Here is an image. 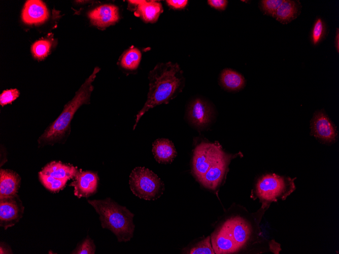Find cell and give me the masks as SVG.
<instances>
[{"label": "cell", "mask_w": 339, "mask_h": 254, "mask_svg": "<svg viewBox=\"0 0 339 254\" xmlns=\"http://www.w3.org/2000/svg\"><path fill=\"white\" fill-rule=\"evenodd\" d=\"M78 171L77 167L60 161H52L46 165L41 172L56 178H74Z\"/></svg>", "instance_id": "e0dca14e"}, {"label": "cell", "mask_w": 339, "mask_h": 254, "mask_svg": "<svg viewBox=\"0 0 339 254\" xmlns=\"http://www.w3.org/2000/svg\"><path fill=\"white\" fill-rule=\"evenodd\" d=\"M222 87L229 91L239 90L244 86L245 80L240 73L230 68L222 70L220 77Z\"/></svg>", "instance_id": "ffe728a7"}, {"label": "cell", "mask_w": 339, "mask_h": 254, "mask_svg": "<svg viewBox=\"0 0 339 254\" xmlns=\"http://www.w3.org/2000/svg\"><path fill=\"white\" fill-rule=\"evenodd\" d=\"M21 177L16 172L1 169L0 170V198L17 193L20 186Z\"/></svg>", "instance_id": "2e32d148"}, {"label": "cell", "mask_w": 339, "mask_h": 254, "mask_svg": "<svg viewBox=\"0 0 339 254\" xmlns=\"http://www.w3.org/2000/svg\"><path fill=\"white\" fill-rule=\"evenodd\" d=\"M283 2V0H263L260 1V7L265 14L274 17L277 9Z\"/></svg>", "instance_id": "4316f807"}, {"label": "cell", "mask_w": 339, "mask_h": 254, "mask_svg": "<svg viewBox=\"0 0 339 254\" xmlns=\"http://www.w3.org/2000/svg\"><path fill=\"white\" fill-rule=\"evenodd\" d=\"M295 178L275 173H267L259 177L254 194L262 203L261 208L267 210L272 203L285 200L296 189Z\"/></svg>", "instance_id": "5b68a950"}, {"label": "cell", "mask_w": 339, "mask_h": 254, "mask_svg": "<svg viewBox=\"0 0 339 254\" xmlns=\"http://www.w3.org/2000/svg\"><path fill=\"white\" fill-rule=\"evenodd\" d=\"M100 68L95 67L90 76L80 87L74 98L65 106L59 117L51 124L39 138V144L45 145L55 142L65 134L77 110L82 104L87 103L93 89L92 85Z\"/></svg>", "instance_id": "277c9868"}, {"label": "cell", "mask_w": 339, "mask_h": 254, "mask_svg": "<svg viewBox=\"0 0 339 254\" xmlns=\"http://www.w3.org/2000/svg\"><path fill=\"white\" fill-rule=\"evenodd\" d=\"M39 177L43 186L49 191L57 193L63 189L69 178L59 179L39 172Z\"/></svg>", "instance_id": "7402d4cb"}, {"label": "cell", "mask_w": 339, "mask_h": 254, "mask_svg": "<svg viewBox=\"0 0 339 254\" xmlns=\"http://www.w3.org/2000/svg\"><path fill=\"white\" fill-rule=\"evenodd\" d=\"M189 122L196 127L202 128L207 126L212 119V110L209 104L197 98L189 104L187 112Z\"/></svg>", "instance_id": "7c38bea8"}, {"label": "cell", "mask_w": 339, "mask_h": 254, "mask_svg": "<svg viewBox=\"0 0 339 254\" xmlns=\"http://www.w3.org/2000/svg\"><path fill=\"white\" fill-rule=\"evenodd\" d=\"M0 253H13L10 247L6 243L1 242Z\"/></svg>", "instance_id": "4dcf8cb0"}, {"label": "cell", "mask_w": 339, "mask_h": 254, "mask_svg": "<svg viewBox=\"0 0 339 254\" xmlns=\"http://www.w3.org/2000/svg\"><path fill=\"white\" fill-rule=\"evenodd\" d=\"M166 2L168 6L174 9H183L188 4L187 0H167Z\"/></svg>", "instance_id": "f546056e"}, {"label": "cell", "mask_w": 339, "mask_h": 254, "mask_svg": "<svg viewBox=\"0 0 339 254\" xmlns=\"http://www.w3.org/2000/svg\"><path fill=\"white\" fill-rule=\"evenodd\" d=\"M152 153L155 159L160 164H169L177 155L174 143L166 138H159L153 143Z\"/></svg>", "instance_id": "9a60e30c"}, {"label": "cell", "mask_w": 339, "mask_h": 254, "mask_svg": "<svg viewBox=\"0 0 339 254\" xmlns=\"http://www.w3.org/2000/svg\"><path fill=\"white\" fill-rule=\"evenodd\" d=\"M24 210L17 194L0 198V226L5 230L14 226L22 217Z\"/></svg>", "instance_id": "ba28073f"}, {"label": "cell", "mask_w": 339, "mask_h": 254, "mask_svg": "<svg viewBox=\"0 0 339 254\" xmlns=\"http://www.w3.org/2000/svg\"><path fill=\"white\" fill-rule=\"evenodd\" d=\"M209 5L216 9L224 10L227 5L228 1L226 0H209Z\"/></svg>", "instance_id": "f1b7e54d"}, {"label": "cell", "mask_w": 339, "mask_h": 254, "mask_svg": "<svg viewBox=\"0 0 339 254\" xmlns=\"http://www.w3.org/2000/svg\"><path fill=\"white\" fill-rule=\"evenodd\" d=\"M129 187L136 196L146 200H155L164 191V185L152 171L144 167H137L129 175Z\"/></svg>", "instance_id": "8992f818"}, {"label": "cell", "mask_w": 339, "mask_h": 254, "mask_svg": "<svg viewBox=\"0 0 339 254\" xmlns=\"http://www.w3.org/2000/svg\"><path fill=\"white\" fill-rule=\"evenodd\" d=\"M141 56V51L138 49L134 47L130 48L122 55L120 65L126 69H135L140 64Z\"/></svg>", "instance_id": "44dd1931"}, {"label": "cell", "mask_w": 339, "mask_h": 254, "mask_svg": "<svg viewBox=\"0 0 339 254\" xmlns=\"http://www.w3.org/2000/svg\"><path fill=\"white\" fill-rule=\"evenodd\" d=\"M301 4L298 1L284 0L274 18L283 24H287L300 14Z\"/></svg>", "instance_id": "ac0fdd59"}, {"label": "cell", "mask_w": 339, "mask_h": 254, "mask_svg": "<svg viewBox=\"0 0 339 254\" xmlns=\"http://www.w3.org/2000/svg\"><path fill=\"white\" fill-rule=\"evenodd\" d=\"M326 31L324 22L321 18H318L315 21L313 26L311 40L314 45H317L323 38Z\"/></svg>", "instance_id": "cb8c5ba5"}, {"label": "cell", "mask_w": 339, "mask_h": 254, "mask_svg": "<svg viewBox=\"0 0 339 254\" xmlns=\"http://www.w3.org/2000/svg\"><path fill=\"white\" fill-rule=\"evenodd\" d=\"M51 46L48 40H40L35 42L31 46V52L37 59H43L48 54Z\"/></svg>", "instance_id": "603a6c76"}, {"label": "cell", "mask_w": 339, "mask_h": 254, "mask_svg": "<svg viewBox=\"0 0 339 254\" xmlns=\"http://www.w3.org/2000/svg\"><path fill=\"white\" fill-rule=\"evenodd\" d=\"M239 154L225 155L207 171L199 181L207 188L215 190L221 184L227 173L231 160Z\"/></svg>", "instance_id": "8fae6325"}, {"label": "cell", "mask_w": 339, "mask_h": 254, "mask_svg": "<svg viewBox=\"0 0 339 254\" xmlns=\"http://www.w3.org/2000/svg\"><path fill=\"white\" fill-rule=\"evenodd\" d=\"M162 4L155 1H140L137 13L146 22L154 23L163 12Z\"/></svg>", "instance_id": "d6986e66"}, {"label": "cell", "mask_w": 339, "mask_h": 254, "mask_svg": "<svg viewBox=\"0 0 339 254\" xmlns=\"http://www.w3.org/2000/svg\"><path fill=\"white\" fill-rule=\"evenodd\" d=\"M98 180L97 172L80 169L69 186L74 188V194L77 198H88L96 192Z\"/></svg>", "instance_id": "30bf717a"}, {"label": "cell", "mask_w": 339, "mask_h": 254, "mask_svg": "<svg viewBox=\"0 0 339 254\" xmlns=\"http://www.w3.org/2000/svg\"><path fill=\"white\" fill-rule=\"evenodd\" d=\"M335 46L337 52L339 51V31L338 28H337L335 38Z\"/></svg>", "instance_id": "1f68e13d"}, {"label": "cell", "mask_w": 339, "mask_h": 254, "mask_svg": "<svg viewBox=\"0 0 339 254\" xmlns=\"http://www.w3.org/2000/svg\"><path fill=\"white\" fill-rule=\"evenodd\" d=\"M210 236L196 244L190 248L187 253L190 254H214V249L211 244Z\"/></svg>", "instance_id": "484cf974"}, {"label": "cell", "mask_w": 339, "mask_h": 254, "mask_svg": "<svg viewBox=\"0 0 339 254\" xmlns=\"http://www.w3.org/2000/svg\"><path fill=\"white\" fill-rule=\"evenodd\" d=\"M254 237L252 224L243 216L228 217L212 236L215 253H232L243 249Z\"/></svg>", "instance_id": "7a4b0ae2"}, {"label": "cell", "mask_w": 339, "mask_h": 254, "mask_svg": "<svg viewBox=\"0 0 339 254\" xmlns=\"http://www.w3.org/2000/svg\"><path fill=\"white\" fill-rule=\"evenodd\" d=\"M148 79L147 99L136 115L133 130L145 113L157 105L168 103L182 91L185 86L183 71L177 63H158L149 72Z\"/></svg>", "instance_id": "6da1fadb"}, {"label": "cell", "mask_w": 339, "mask_h": 254, "mask_svg": "<svg viewBox=\"0 0 339 254\" xmlns=\"http://www.w3.org/2000/svg\"><path fill=\"white\" fill-rule=\"evenodd\" d=\"M49 17L48 9L44 2L40 0L26 2L22 12V19L27 24H39L44 22Z\"/></svg>", "instance_id": "5bb4252c"}, {"label": "cell", "mask_w": 339, "mask_h": 254, "mask_svg": "<svg viewBox=\"0 0 339 254\" xmlns=\"http://www.w3.org/2000/svg\"><path fill=\"white\" fill-rule=\"evenodd\" d=\"M96 246L93 240L89 236H87L82 242L78 244L71 253L94 254Z\"/></svg>", "instance_id": "d4e9b609"}, {"label": "cell", "mask_w": 339, "mask_h": 254, "mask_svg": "<svg viewBox=\"0 0 339 254\" xmlns=\"http://www.w3.org/2000/svg\"><path fill=\"white\" fill-rule=\"evenodd\" d=\"M19 95V92L16 89L6 90L3 92L0 95V104L4 106L11 103Z\"/></svg>", "instance_id": "83f0119b"}, {"label": "cell", "mask_w": 339, "mask_h": 254, "mask_svg": "<svg viewBox=\"0 0 339 254\" xmlns=\"http://www.w3.org/2000/svg\"><path fill=\"white\" fill-rule=\"evenodd\" d=\"M224 152L218 142H202L194 149L192 158V172L199 180L213 165L222 158Z\"/></svg>", "instance_id": "52a82bcc"}, {"label": "cell", "mask_w": 339, "mask_h": 254, "mask_svg": "<svg viewBox=\"0 0 339 254\" xmlns=\"http://www.w3.org/2000/svg\"><path fill=\"white\" fill-rule=\"evenodd\" d=\"M99 216L101 226L112 231L119 242H127L133 236L134 214L109 197L104 200H88Z\"/></svg>", "instance_id": "3957f363"}, {"label": "cell", "mask_w": 339, "mask_h": 254, "mask_svg": "<svg viewBox=\"0 0 339 254\" xmlns=\"http://www.w3.org/2000/svg\"><path fill=\"white\" fill-rule=\"evenodd\" d=\"M88 16L93 25L105 28L118 20V9L114 5H103L90 11Z\"/></svg>", "instance_id": "4fadbf2b"}, {"label": "cell", "mask_w": 339, "mask_h": 254, "mask_svg": "<svg viewBox=\"0 0 339 254\" xmlns=\"http://www.w3.org/2000/svg\"><path fill=\"white\" fill-rule=\"evenodd\" d=\"M311 127L312 135L322 142L331 143L335 141L337 135L336 127L323 111L314 114Z\"/></svg>", "instance_id": "9c48e42d"}]
</instances>
